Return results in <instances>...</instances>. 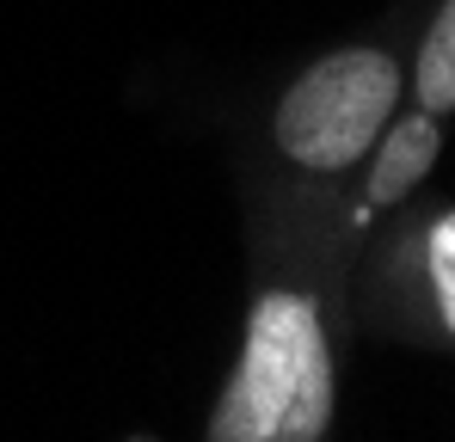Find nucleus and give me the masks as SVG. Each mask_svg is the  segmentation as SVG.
Returning <instances> with one entry per match:
<instances>
[{
  "label": "nucleus",
  "instance_id": "obj_1",
  "mask_svg": "<svg viewBox=\"0 0 455 442\" xmlns=\"http://www.w3.org/2000/svg\"><path fill=\"white\" fill-rule=\"evenodd\" d=\"M332 424V357L307 295L271 289L246 320V357L210 412L216 442H314Z\"/></svg>",
  "mask_w": 455,
  "mask_h": 442
},
{
  "label": "nucleus",
  "instance_id": "obj_2",
  "mask_svg": "<svg viewBox=\"0 0 455 442\" xmlns=\"http://www.w3.org/2000/svg\"><path fill=\"white\" fill-rule=\"evenodd\" d=\"M400 99V68L381 50H339L283 92L277 142L307 172H339L381 136Z\"/></svg>",
  "mask_w": 455,
  "mask_h": 442
},
{
  "label": "nucleus",
  "instance_id": "obj_3",
  "mask_svg": "<svg viewBox=\"0 0 455 442\" xmlns=\"http://www.w3.org/2000/svg\"><path fill=\"white\" fill-rule=\"evenodd\" d=\"M437 160V123L431 111L419 117H400L387 136H381V154H376V172H370V203H400Z\"/></svg>",
  "mask_w": 455,
  "mask_h": 442
},
{
  "label": "nucleus",
  "instance_id": "obj_4",
  "mask_svg": "<svg viewBox=\"0 0 455 442\" xmlns=\"http://www.w3.org/2000/svg\"><path fill=\"white\" fill-rule=\"evenodd\" d=\"M419 105L431 117L455 105V0H443V12L425 31V50H419Z\"/></svg>",
  "mask_w": 455,
  "mask_h": 442
},
{
  "label": "nucleus",
  "instance_id": "obj_5",
  "mask_svg": "<svg viewBox=\"0 0 455 442\" xmlns=\"http://www.w3.org/2000/svg\"><path fill=\"white\" fill-rule=\"evenodd\" d=\"M431 283H437V307L455 332V216H443L431 227Z\"/></svg>",
  "mask_w": 455,
  "mask_h": 442
}]
</instances>
